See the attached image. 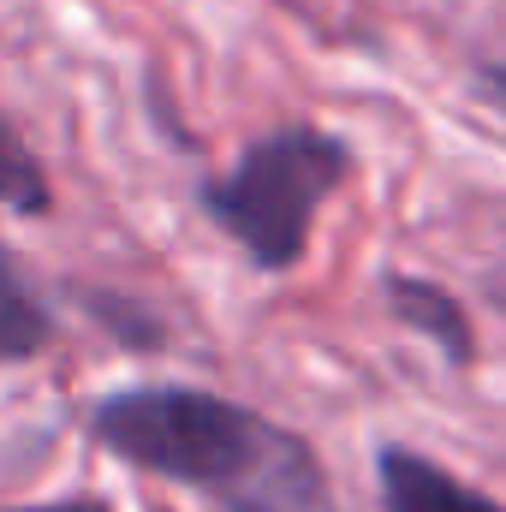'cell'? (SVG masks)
Instances as JSON below:
<instances>
[{
	"label": "cell",
	"instance_id": "6da1fadb",
	"mask_svg": "<svg viewBox=\"0 0 506 512\" xmlns=\"http://www.w3.org/2000/svg\"><path fill=\"white\" fill-rule=\"evenodd\" d=\"M90 435L149 477L215 489L227 512H334L316 453L203 387H126L90 411Z\"/></svg>",
	"mask_w": 506,
	"mask_h": 512
},
{
	"label": "cell",
	"instance_id": "7a4b0ae2",
	"mask_svg": "<svg viewBox=\"0 0 506 512\" xmlns=\"http://www.w3.org/2000/svg\"><path fill=\"white\" fill-rule=\"evenodd\" d=\"M352 155L340 137L310 126L274 131L239 155L227 179L203 185V209L221 233H233L262 268H292L310 245V221L322 197L346 179Z\"/></svg>",
	"mask_w": 506,
	"mask_h": 512
},
{
	"label": "cell",
	"instance_id": "3957f363",
	"mask_svg": "<svg viewBox=\"0 0 506 512\" xmlns=\"http://www.w3.org/2000/svg\"><path fill=\"white\" fill-rule=\"evenodd\" d=\"M376 477L387 512H506L489 495L465 489L459 477H447L441 465H429L423 453H411V447H381Z\"/></svg>",
	"mask_w": 506,
	"mask_h": 512
},
{
	"label": "cell",
	"instance_id": "277c9868",
	"mask_svg": "<svg viewBox=\"0 0 506 512\" xmlns=\"http://www.w3.org/2000/svg\"><path fill=\"white\" fill-rule=\"evenodd\" d=\"M387 298H393L399 322H411L417 334H429L453 364H471V322H465V304H453V292H441L429 280H411V274H393Z\"/></svg>",
	"mask_w": 506,
	"mask_h": 512
},
{
	"label": "cell",
	"instance_id": "5b68a950",
	"mask_svg": "<svg viewBox=\"0 0 506 512\" xmlns=\"http://www.w3.org/2000/svg\"><path fill=\"white\" fill-rule=\"evenodd\" d=\"M42 346H48V310L36 304V292L24 286L12 256L0 251V364H24Z\"/></svg>",
	"mask_w": 506,
	"mask_h": 512
},
{
	"label": "cell",
	"instance_id": "8992f818",
	"mask_svg": "<svg viewBox=\"0 0 506 512\" xmlns=\"http://www.w3.org/2000/svg\"><path fill=\"white\" fill-rule=\"evenodd\" d=\"M0 203L18 209V215H42L48 209V179L42 167L30 161V149L18 143V131L0 120Z\"/></svg>",
	"mask_w": 506,
	"mask_h": 512
},
{
	"label": "cell",
	"instance_id": "52a82bcc",
	"mask_svg": "<svg viewBox=\"0 0 506 512\" xmlns=\"http://www.w3.org/2000/svg\"><path fill=\"white\" fill-rule=\"evenodd\" d=\"M477 90H483V96H489V102H495V108L506 114V66H483V78H477Z\"/></svg>",
	"mask_w": 506,
	"mask_h": 512
},
{
	"label": "cell",
	"instance_id": "ba28073f",
	"mask_svg": "<svg viewBox=\"0 0 506 512\" xmlns=\"http://www.w3.org/2000/svg\"><path fill=\"white\" fill-rule=\"evenodd\" d=\"M18 512H108V507H96V501H60V507H18Z\"/></svg>",
	"mask_w": 506,
	"mask_h": 512
},
{
	"label": "cell",
	"instance_id": "9c48e42d",
	"mask_svg": "<svg viewBox=\"0 0 506 512\" xmlns=\"http://www.w3.org/2000/svg\"><path fill=\"white\" fill-rule=\"evenodd\" d=\"M501 304H506V292H501Z\"/></svg>",
	"mask_w": 506,
	"mask_h": 512
}]
</instances>
